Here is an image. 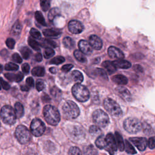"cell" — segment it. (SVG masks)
I'll return each instance as SVG.
<instances>
[{
	"label": "cell",
	"instance_id": "obj_50",
	"mask_svg": "<svg viewBox=\"0 0 155 155\" xmlns=\"http://www.w3.org/2000/svg\"><path fill=\"white\" fill-rule=\"evenodd\" d=\"M44 42L45 45H48V46L53 47V48H55V47H57L56 43L55 42L51 41V40H50V39H45L44 41V42Z\"/></svg>",
	"mask_w": 155,
	"mask_h": 155
},
{
	"label": "cell",
	"instance_id": "obj_36",
	"mask_svg": "<svg viewBox=\"0 0 155 155\" xmlns=\"http://www.w3.org/2000/svg\"><path fill=\"white\" fill-rule=\"evenodd\" d=\"M125 151L127 153H129L131 154H134L136 153V151L135 150L133 145L128 140H125Z\"/></svg>",
	"mask_w": 155,
	"mask_h": 155
},
{
	"label": "cell",
	"instance_id": "obj_45",
	"mask_svg": "<svg viewBox=\"0 0 155 155\" xmlns=\"http://www.w3.org/2000/svg\"><path fill=\"white\" fill-rule=\"evenodd\" d=\"M94 73H95V74L101 77L102 78L107 79V76L106 73L104 70H102L101 68H96L94 71Z\"/></svg>",
	"mask_w": 155,
	"mask_h": 155
},
{
	"label": "cell",
	"instance_id": "obj_41",
	"mask_svg": "<svg viewBox=\"0 0 155 155\" xmlns=\"http://www.w3.org/2000/svg\"><path fill=\"white\" fill-rule=\"evenodd\" d=\"M4 68H5V70H6L7 71H16L18 70L19 67L18 65H16L14 63L9 62V63H7V64H5Z\"/></svg>",
	"mask_w": 155,
	"mask_h": 155
},
{
	"label": "cell",
	"instance_id": "obj_34",
	"mask_svg": "<svg viewBox=\"0 0 155 155\" xmlns=\"http://www.w3.org/2000/svg\"><path fill=\"white\" fill-rule=\"evenodd\" d=\"M28 42L29 45L35 50H40V45L33 38L30 37L28 39Z\"/></svg>",
	"mask_w": 155,
	"mask_h": 155
},
{
	"label": "cell",
	"instance_id": "obj_14",
	"mask_svg": "<svg viewBox=\"0 0 155 155\" xmlns=\"http://www.w3.org/2000/svg\"><path fill=\"white\" fill-rule=\"evenodd\" d=\"M108 56L113 59H121L124 58V54L121 50L119 48L111 46L108 49Z\"/></svg>",
	"mask_w": 155,
	"mask_h": 155
},
{
	"label": "cell",
	"instance_id": "obj_44",
	"mask_svg": "<svg viewBox=\"0 0 155 155\" xmlns=\"http://www.w3.org/2000/svg\"><path fill=\"white\" fill-rule=\"evenodd\" d=\"M30 33L33 38L38 39L41 38V35L40 32L35 28H31L30 31Z\"/></svg>",
	"mask_w": 155,
	"mask_h": 155
},
{
	"label": "cell",
	"instance_id": "obj_38",
	"mask_svg": "<svg viewBox=\"0 0 155 155\" xmlns=\"http://www.w3.org/2000/svg\"><path fill=\"white\" fill-rule=\"evenodd\" d=\"M54 54V51L50 47H46L44 51V56L46 59H48L53 56Z\"/></svg>",
	"mask_w": 155,
	"mask_h": 155
},
{
	"label": "cell",
	"instance_id": "obj_59",
	"mask_svg": "<svg viewBox=\"0 0 155 155\" xmlns=\"http://www.w3.org/2000/svg\"><path fill=\"white\" fill-rule=\"evenodd\" d=\"M50 71L51 73L54 74V73H56L57 70H56V68H54V67H51V68H50Z\"/></svg>",
	"mask_w": 155,
	"mask_h": 155
},
{
	"label": "cell",
	"instance_id": "obj_9",
	"mask_svg": "<svg viewBox=\"0 0 155 155\" xmlns=\"http://www.w3.org/2000/svg\"><path fill=\"white\" fill-rule=\"evenodd\" d=\"M30 130L34 136L39 137L42 135L44 133L45 126L41 120L39 119H34L31 122Z\"/></svg>",
	"mask_w": 155,
	"mask_h": 155
},
{
	"label": "cell",
	"instance_id": "obj_55",
	"mask_svg": "<svg viewBox=\"0 0 155 155\" xmlns=\"http://www.w3.org/2000/svg\"><path fill=\"white\" fill-rule=\"evenodd\" d=\"M35 59L37 62H41L42 60V56L41 53H38L35 55Z\"/></svg>",
	"mask_w": 155,
	"mask_h": 155
},
{
	"label": "cell",
	"instance_id": "obj_49",
	"mask_svg": "<svg viewBox=\"0 0 155 155\" xmlns=\"http://www.w3.org/2000/svg\"><path fill=\"white\" fill-rule=\"evenodd\" d=\"M12 59L13 61H15V62H17V63H21L22 61L21 56L16 53H14L12 55Z\"/></svg>",
	"mask_w": 155,
	"mask_h": 155
},
{
	"label": "cell",
	"instance_id": "obj_23",
	"mask_svg": "<svg viewBox=\"0 0 155 155\" xmlns=\"http://www.w3.org/2000/svg\"><path fill=\"white\" fill-rule=\"evenodd\" d=\"M95 144L99 149H105L107 146V141L105 137L103 135L99 136L96 140Z\"/></svg>",
	"mask_w": 155,
	"mask_h": 155
},
{
	"label": "cell",
	"instance_id": "obj_11",
	"mask_svg": "<svg viewBox=\"0 0 155 155\" xmlns=\"http://www.w3.org/2000/svg\"><path fill=\"white\" fill-rule=\"evenodd\" d=\"M68 28L70 32L74 34H79L84 30L82 24L77 20H71L68 24Z\"/></svg>",
	"mask_w": 155,
	"mask_h": 155
},
{
	"label": "cell",
	"instance_id": "obj_53",
	"mask_svg": "<svg viewBox=\"0 0 155 155\" xmlns=\"http://www.w3.org/2000/svg\"><path fill=\"white\" fill-rule=\"evenodd\" d=\"M22 70L24 73L27 74L30 70V65L27 63H25L22 65Z\"/></svg>",
	"mask_w": 155,
	"mask_h": 155
},
{
	"label": "cell",
	"instance_id": "obj_46",
	"mask_svg": "<svg viewBox=\"0 0 155 155\" xmlns=\"http://www.w3.org/2000/svg\"><path fill=\"white\" fill-rule=\"evenodd\" d=\"M36 88L38 91H42L45 88V84L44 81L41 79H39L36 81Z\"/></svg>",
	"mask_w": 155,
	"mask_h": 155
},
{
	"label": "cell",
	"instance_id": "obj_3",
	"mask_svg": "<svg viewBox=\"0 0 155 155\" xmlns=\"http://www.w3.org/2000/svg\"><path fill=\"white\" fill-rule=\"evenodd\" d=\"M16 114L14 109L10 105H4L1 110V117L2 121L7 124L13 125L15 123Z\"/></svg>",
	"mask_w": 155,
	"mask_h": 155
},
{
	"label": "cell",
	"instance_id": "obj_33",
	"mask_svg": "<svg viewBox=\"0 0 155 155\" xmlns=\"http://www.w3.org/2000/svg\"><path fill=\"white\" fill-rule=\"evenodd\" d=\"M60 13V12H59V8H56V7H54V8H51L49 13H48V18L50 21H53L56 16H57L58 15H59Z\"/></svg>",
	"mask_w": 155,
	"mask_h": 155
},
{
	"label": "cell",
	"instance_id": "obj_20",
	"mask_svg": "<svg viewBox=\"0 0 155 155\" xmlns=\"http://www.w3.org/2000/svg\"><path fill=\"white\" fill-rule=\"evenodd\" d=\"M72 136L76 139H80L84 137L85 132L82 128L79 126H74L71 131Z\"/></svg>",
	"mask_w": 155,
	"mask_h": 155
},
{
	"label": "cell",
	"instance_id": "obj_26",
	"mask_svg": "<svg viewBox=\"0 0 155 155\" xmlns=\"http://www.w3.org/2000/svg\"><path fill=\"white\" fill-rule=\"evenodd\" d=\"M15 111L17 117H22L24 113V110L22 104H21L20 102H16L15 104Z\"/></svg>",
	"mask_w": 155,
	"mask_h": 155
},
{
	"label": "cell",
	"instance_id": "obj_1",
	"mask_svg": "<svg viewBox=\"0 0 155 155\" xmlns=\"http://www.w3.org/2000/svg\"><path fill=\"white\" fill-rule=\"evenodd\" d=\"M43 114L46 122L51 125H56L60 121L61 116L59 112L53 105H45L44 107Z\"/></svg>",
	"mask_w": 155,
	"mask_h": 155
},
{
	"label": "cell",
	"instance_id": "obj_52",
	"mask_svg": "<svg viewBox=\"0 0 155 155\" xmlns=\"http://www.w3.org/2000/svg\"><path fill=\"white\" fill-rule=\"evenodd\" d=\"M1 84L2 87L5 90H8L10 88V85L7 82L4 81L2 78H1Z\"/></svg>",
	"mask_w": 155,
	"mask_h": 155
},
{
	"label": "cell",
	"instance_id": "obj_4",
	"mask_svg": "<svg viewBox=\"0 0 155 155\" xmlns=\"http://www.w3.org/2000/svg\"><path fill=\"white\" fill-rule=\"evenodd\" d=\"M62 111L64 116L68 119L76 118L80 113L78 105L71 101H66L62 106Z\"/></svg>",
	"mask_w": 155,
	"mask_h": 155
},
{
	"label": "cell",
	"instance_id": "obj_25",
	"mask_svg": "<svg viewBox=\"0 0 155 155\" xmlns=\"http://www.w3.org/2000/svg\"><path fill=\"white\" fill-rule=\"evenodd\" d=\"M21 29H22V26L21 24L20 23V22L19 21H17L14 25H13L12 28V30H11V34L13 36H18L21 31Z\"/></svg>",
	"mask_w": 155,
	"mask_h": 155
},
{
	"label": "cell",
	"instance_id": "obj_42",
	"mask_svg": "<svg viewBox=\"0 0 155 155\" xmlns=\"http://www.w3.org/2000/svg\"><path fill=\"white\" fill-rule=\"evenodd\" d=\"M68 155H82V152L79 148L73 147L69 149Z\"/></svg>",
	"mask_w": 155,
	"mask_h": 155
},
{
	"label": "cell",
	"instance_id": "obj_17",
	"mask_svg": "<svg viewBox=\"0 0 155 155\" xmlns=\"http://www.w3.org/2000/svg\"><path fill=\"white\" fill-rule=\"evenodd\" d=\"M114 65L115 67L117 68H122V69H127L129 68L131 64L130 62L126 60H124L122 59H117L116 61H114L113 62Z\"/></svg>",
	"mask_w": 155,
	"mask_h": 155
},
{
	"label": "cell",
	"instance_id": "obj_6",
	"mask_svg": "<svg viewBox=\"0 0 155 155\" xmlns=\"http://www.w3.org/2000/svg\"><path fill=\"white\" fill-rule=\"evenodd\" d=\"M104 106L105 110L113 116L117 117L122 113L119 105L112 99L106 98L104 101Z\"/></svg>",
	"mask_w": 155,
	"mask_h": 155
},
{
	"label": "cell",
	"instance_id": "obj_8",
	"mask_svg": "<svg viewBox=\"0 0 155 155\" xmlns=\"http://www.w3.org/2000/svg\"><path fill=\"white\" fill-rule=\"evenodd\" d=\"M15 135L18 140L22 144L27 143L31 138V134L26 127L20 125H18L15 130Z\"/></svg>",
	"mask_w": 155,
	"mask_h": 155
},
{
	"label": "cell",
	"instance_id": "obj_58",
	"mask_svg": "<svg viewBox=\"0 0 155 155\" xmlns=\"http://www.w3.org/2000/svg\"><path fill=\"white\" fill-rule=\"evenodd\" d=\"M29 88H30V87H28V85H22V86L21 87V89L22 91H28V90H29Z\"/></svg>",
	"mask_w": 155,
	"mask_h": 155
},
{
	"label": "cell",
	"instance_id": "obj_35",
	"mask_svg": "<svg viewBox=\"0 0 155 155\" xmlns=\"http://www.w3.org/2000/svg\"><path fill=\"white\" fill-rule=\"evenodd\" d=\"M20 51H21V53L23 58H24L25 59H27L28 58H29L31 54V51L27 47H22L21 48Z\"/></svg>",
	"mask_w": 155,
	"mask_h": 155
},
{
	"label": "cell",
	"instance_id": "obj_2",
	"mask_svg": "<svg viewBox=\"0 0 155 155\" xmlns=\"http://www.w3.org/2000/svg\"><path fill=\"white\" fill-rule=\"evenodd\" d=\"M72 93L74 97L79 102H85L90 97V93L86 87L77 83L72 87Z\"/></svg>",
	"mask_w": 155,
	"mask_h": 155
},
{
	"label": "cell",
	"instance_id": "obj_5",
	"mask_svg": "<svg viewBox=\"0 0 155 155\" xmlns=\"http://www.w3.org/2000/svg\"><path fill=\"white\" fill-rule=\"evenodd\" d=\"M124 127L127 132L134 134L140 131L142 128V125L141 122L137 119L128 117L124 120Z\"/></svg>",
	"mask_w": 155,
	"mask_h": 155
},
{
	"label": "cell",
	"instance_id": "obj_10",
	"mask_svg": "<svg viewBox=\"0 0 155 155\" xmlns=\"http://www.w3.org/2000/svg\"><path fill=\"white\" fill-rule=\"evenodd\" d=\"M105 139L107 141V146L105 149L110 153V155H113L117 151V148L115 137L111 133H108L105 136Z\"/></svg>",
	"mask_w": 155,
	"mask_h": 155
},
{
	"label": "cell",
	"instance_id": "obj_24",
	"mask_svg": "<svg viewBox=\"0 0 155 155\" xmlns=\"http://www.w3.org/2000/svg\"><path fill=\"white\" fill-rule=\"evenodd\" d=\"M115 139L117 145V148L120 151H123L125 148V143L124 142L122 136L118 132L115 133Z\"/></svg>",
	"mask_w": 155,
	"mask_h": 155
},
{
	"label": "cell",
	"instance_id": "obj_37",
	"mask_svg": "<svg viewBox=\"0 0 155 155\" xmlns=\"http://www.w3.org/2000/svg\"><path fill=\"white\" fill-rule=\"evenodd\" d=\"M35 18H36V21H37L39 24H41V25H44V26L46 25V22H45V21L44 18L42 14L41 13V12H39V11L36 12L35 15Z\"/></svg>",
	"mask_w": 155,
	"mask_h": 155
},
{
	"label": "cell",
	"instance_id": "obj_56",
	"mask_svg": "<svg viewBox=\"0 0 155 155\" xmlns=\"http://www.w3.org/2000/svg\"><path fill=\"white\" fill-rule=\"evenodd\" d=\"M42 101L44 102H48L50 101V97L48 96V95H47L45 93L43 94V95L42 96Z\"/></svg>",
	"mask_w": 155,
	"mask_h": 155
},
{
	"label": "cell",
	"instance_id": "obj_13",
	"mask_svg": "<svg viewBox=\"0 0 155 155\" xmlns=\"http://www.w3.org/2000/svg\"><path fill=\"white\" fill-rule=\"evenodd\" d=\"M116 91L118 95L126 101H130L131 100V95L127 88L124 87L119 86L116 88Z\"/></svg>",
	"mask_w": 155,
	"mask_h": 155
},
{
	"label": "cell",
	"instance_id": "obj_31",
	"mask_svg": "<svg viewBox=\"0 0 155 155\" xmlns=\"http://www.w3.org/2000/svg\"><path fill=\"white\" fill-rule=\"evenodd\" d=\"M63 44L67 48H72L74 46V41L70 37H65L63 39Z\"/></svg>",
	"mask_w": 155,
	"mask_h": 155
},
{
	"label": "cell",
	"instance_id": "obj_16",
	"mask_svg": "<svg viewBox=\"0 0 155 155\" xmlns=\"http://www.w3.org/2000/svg\"><path fill=\"white\" fill-rule=\"evenodd\" d=\"M89 43L93 48L100 50L102 47V40L96 35H91L89 38Z\"/></svg>",
	"mask_w": 155,
	"mask_h": 155
},
{
	"label": "cell",
	"instance_id": "obj_43",
	"mask_svg": "<svg viewBox=\"0 0 155 155\" xmlns=\"http://www.w3.org/2000/svg\"><path fill=\"white\" fill-rule=\"evenodd\" d=\"M41 7L44 11H47L50 7V0H41Z\"/></svg>",
	"mask_w": 155,
	"mask_h": 155
},
{
	"label": "cell",
	"instance_id": "obj_30",
	"mask_svg": "<svg viewBox=\"0 0 155 155\" xmlns=\"http://www.w3.org/2000/svg\"><path fill=\"white\" fill-rule=\"evenodd\" d=\"M74 56L75 57V58L79 62H85L87 61L86 57L85 56L84 54L79 50H76L74 51Z\"/></svg>",
	"mask_w": 155,
	"mask_h": 155
},
{
	"label": "cell",
	"instance_id": "obj_27",
	"mask_svg": "<svg viewBox=\"0 0 155 155\" xmlns=\"http://www.w3.org/2000/svg\"><path fill=\"white\" fill-rule=\"evenodd\" d=\"M71 76L73 81L77 83H81L83 81L84 77L81 72L78 70H74L71 73Z\"/></svg>",
	"mask_w": 155,
	"mask_h": 155
},
{
	"label": "cell",
	"instance_id": "obj_22",
	"mask_svg": "<svg viewBox=\"0 0 155 155\" xmlns=\"http://www.w3.org/2000/svg\"><path fill=\"white\" fill-rule=\"evenodd\" d=\"M102 66L109 74H113L116 71L117 68L115 67L113 62H110L109 61H104L102 63Z\"/></svg>",
	"mask_w": 155,
	"mask_h": 155
},
{
	"label": "cell",
	"instance_id": "obj_7",
	"mask_svg": "<svg viewBox=\"0 0 155 155\" xmlns=\"http://www.w3.org/2000/svg\"><path fill=\"white\" fill-rule=\"evenodd\" d=\"M93 122L99 127L104 128L109 124V117L107 114L102 110H95L92 114Z\"/></svg>",
	"mask_w": 155,
	"mask_h": 155
},
{
	"label": "cell",
	"instance_id": "obj_39",
	"mask_svg": "<svg viewBox=\"0 0 155 155\" xmlns=\"http://www.w3.org/2000/svg\"><path fill=\"white\" fill-rule=\"evenodd\" d=\"M89 132L91 135L97 136L101 134V130L96 125H92L89 128Z\"/></svg>",
	"mask_w": 155,
	"mask_h": 155
},
{
	"label": "cell",
	"instance_id": "obj_15",
	"mask_svg": "<svg viewBox=\"0 0 155 155\" xmlns=\"http://www.w3.org/2000/svg\"><path fill=\"white\" fill-rule=\"evenodd\" d=\"M79 47L80 50L85 54L87 55H90L92 51V47L91 46L89 42H88L87 41H85V40H81L79 42Z\"/></svg>",
	"mask_w": 155,
	"mask_h": 155
},
{
	"label": "cell",
	"instance_id": "obj_29",
	"mask_svg": "<svg viewBox=\"0 0 155 155\" xmlns=\"http://www.w3.org/2000/svg\"><path fill=\"white\" fill-rule=\"evenodd\" d=\"M31 73L35 76H43L45 74V70L42 67H36L31 70Z\"/></svg>",
	"mask_w": 155,
	"mask_h": 155
},
{
	"label": "cell",
	"instance_id": "obj_18",
	"mask_svg": "<svg viewBox=\"0 0 155 155\" xmlns=\"http://www.w3.org/2000/svg\"><path fill=\"white\" fill-rule=\"evenodd\" d=\"M42 33L46 37L48 38H54V37H58L61 34V31L57 29H54V28H47L44 29L42 31Z\"/></svg>",
	"mask_w": 155,
	"mask_h": 155
},
{
	"label": "cell",
	"instance_id": "obj_48",
	"mask_svg": "<svg viewBox=\"0 0 155 155\" xmlns=\"http://www.w3.org/2000/svg\"><path fill=\"white\" fill-rule=\"evenodd\" d=\"M148 145L150 149L155 148V136L150 137L148 140Z\"/></svg>",
	"mask_w": 155,
	"mask_h": 155
},
{
	"label": "cell",
	"instance_id": "obj_60",
	"mask_svg": "<svg viewBox=\"0 0 155 155\" xmlns=\"http://www.w3.org/2000/svg\"><path fill=\"white\" fill-rule=\"evenodd\" d=\"M24 0H18V2H17V5L18 6H19V5H21L22 2H23Z\"/></svg>",
	"mask_w": 155,
	"mask_h": 155
},
{
	"label": "cell",
	"instance_id": "obj_54",
	"mask_svg": "<svg viewBox=\"0 0 155 155\" xmlns=\"http://www.w3.org/2000/svg\"><path fill=\"white\" fill-rule=\"evenodd\" d=\"M26 84L27 85L30 87H32L34 86V80L31 77H28L26 79Z\"/></svg>",
	"mask_w": 155,
	"mask_h": 155
},
{
	"label": "cell",
	"instance_id": "obj_47",
	"mask_svg": "<svg viewBox=\"0 0 155 155\" xmlns=\"http://www.w3.org/2000/svg\"><path fill=\"white\" fill-rule=\"evenodd\" d=\"M6 45L10 49H13L15 45V41L12 38H7V39L5 41Z\"/></svg>",
	"mask_w": 155,
	"mask_h": 155
},
{
	"label": "cell",
	"instance_id": "obj_28",
	"mask_svg": "<svg viewBox=\"0 0 155 155\" xmlns=\"http://www.w3.org/2000/svg\"><path fill=\"white\" fill-rule=\"evenodd\" d=\"M84 152L85 155H97L96 149L92 145L86 147L84 150Z\"/></svg>",
	"mask_w": 155,
	"mask_h": 155
},
{
	"label": "cell",
	"instance_id": "obj_32",
	"mask_svg": "<svg viewBox=\"0 0 155 155\" xmlns=\"http://www.w3.org/2000/svg\"><path fill=\"white\" fill-rule=\"evenodd\" d=\"M51 94L53 96V97L56 100H60L62 96L61 91L56 87H53L51 89Z\"/></svg>",
	"mask_w": 155,
	"mask_h": 155
},
{
	"label": "cell",
	"instance_id": "obj_57",
	"mask_svg": "<svg viewBox=\"0 0 155 155\" xmlns=\"http://www.w3.org/2000/svg\"><path fill=\"white\" fill-rule=\"evenodd\" d=\"M134 69L136 71H142V70H143L142 67L140 66L139 65H135L134 66Z\"/></svg>",
	"mask_w": 155,
	"mask_h": 155
},
{
	"label": "cell",
	"instance_id": "obj_40",
	"mask_svg": "<svg viewBox=\"0 0 155 155\" xmlns=\"http://www.w3.org/2000/svg\"><path fill=\"white\" fill-rule=\"evenodd\" d=\"M65 61V59L64 57L61 56H56L53 58L50 61V63L52 64H56V65H59L61 64L62 63H63Z\"/></svg>",
	"mask_w": 155,
	"mask_h": 155
},
{
	"label": "cell",
	"instance_id": "obj_51",
	"mask_svg": "<svg viewBox=\"0 0 155 155\" xmlns=\"http://www.w3.org/2000/svg\"><path fill=\"white\" fill-rule=\"evenodd\" d=\"M73 65L72 64H65L62 66L61 70L62 71H64L65 73H67L73 68Z\"/></svg>",
	"mask_w": 155,
	"mask_h": 155
},
{
	"label": "cell",
	"instance_id": "obj_21",
	"mask_svg": "<svg viewBox=\"0 0 155 155\" xmlns=\"http://www.w3.org/2000/svg\"><path fill=\"white\" fill-rule=\"evenodd\" d=\"M112 81L118 85H125L128 82L127 78L122 74H117L112 77Z\"/></svg>",
	"mask_w": 155,
	"mask_h": 155
},
{
	"label": "cell",
	"instance_id": "obj_12",
	"mask_svg": "<svg viewBox=\"0 0 155 155\" xmlns=\"http://www.w3.org/2000/svg\"><path fill=\"white\" fill-rule=\"evenodd\" d=\"M130 140L140 151L145 150L148 145V141L144 137H131L130 138Z\"/></svg>",
	"mask_w": 155,
	"mask_h": 155
},
{
	"label": "cell",
	"instance_id": "obj_19",
	"mask_svg": "<svg viewBox=\"0 0 155 155\" xmlns=\"http://www.w3.org/2000/svg\"><path fill=\"white\" fill-rule=\"evenodd\" d=\"M5 77L11 81H15L19 82L21 81L24 78V75L21 72H19L16 74L14 73H6L4 74Z\"/></svg>",
	"mask_w": 155,
	"mask_h": 155
}]
</instances>
